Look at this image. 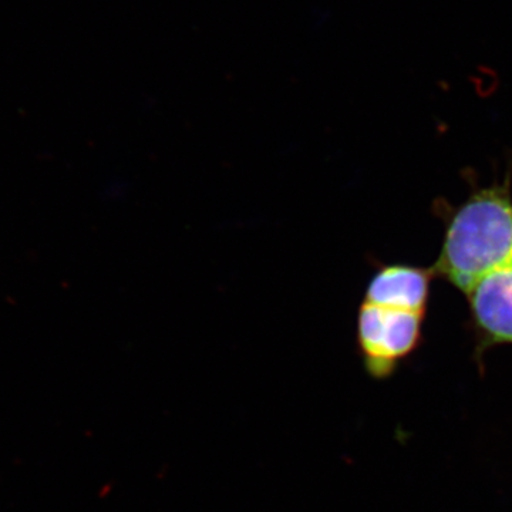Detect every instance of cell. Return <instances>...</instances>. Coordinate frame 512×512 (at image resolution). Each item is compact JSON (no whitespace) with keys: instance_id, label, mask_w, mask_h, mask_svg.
I'll return each mask as SVG.
<instances>
[{"instance_id":"3","label":"cell","mask_w":512,"mask_h":512,"mask_svg":"<svg viewBox=\"0 0 512 512\" xmlns=\"http://www.w3.org/2000/svg\"><path fill=\"white\" fill-rule=\"evenodd\" d=\"M464 295L476 342L474 356L481 363L487 350L512 346V264L484 275Z\"/></svg>"},{"instance_id":"2","label":"cell","mask_w":512,"mask_h":512,"mask_svg":"<svg viewBox=\"0 0 512 512\" xmlns=\"http://www.w3.org/2000/svg\"><path fill=\"white\" fill-rule=\"evenodd\" d=\"M426 313L362 301L356 315V345L367 375L384 380L420 348Z\"/></svg>"},{"instance_id":"4","label":"cell","mask_w":512,"mask_h":512,"mask_svg":"<svg viewBox=\"0 0 512 512\" xmlns=\"http://www.w3.org/2000/svg\"><path fill=\"white\" fill-rule=\"evenodd\" d=\"M436 278L433 268L409 264H379L367 281L362 301L426 313L431 284Z\"/></svg>"},{"instance_id":"1","label":"cell","mask_w":512,"mask_h":512,"mask_svg":"<svg viewBox=\"0 0 512 512\" xmlns=\"http://www.w3.org/2000/svg\"><path fill=\"white\" fill-rule=\"evenodd\" d=\"M444 222L434 274L466 293L478 279L512 264V165L503 181L478 187L461 204L436 202Z\"/></svg>"}]
</instances>
